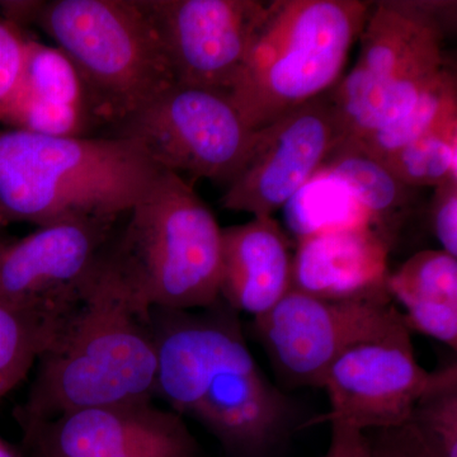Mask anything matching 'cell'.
Returning <instances> with one entry per match:
<instances>
[{
  "instance_id": "20",
  "label": "cell",
  "mask_w": 457,
  "mask_h": 457,
  "mask_svg": "<svg viewBox=\"0 0 457 457\" xmlns=\"http://www.w3.org/2000/svg\"><path fill=\"white\" fill-rule=\"evenodd\" d=\"M56 329L0 299V399L26 380Z\"/></svg>"
},
{
  "instance_id": "3",
  "label": "cell",
  "mask_w": 457,
  "mask_h": 457,
  "mask_svg": "<svg viewBox=\"0 0 457 457\" xmlns=\"http://www.w3.org/2000/svg\"><path fill=\"white\" fill-rule=\"evenodd\" d=\"M135 141L0 129V228L71 219L119 220L161 176Z\"/></svg>"
},
{
  "instance_id": "23",
  "label": "cell",
  "mask_w": 457,
  "mask_h": 457,
  "mask_svg": "<svg viewBox=\"0 0 457 457\" xmlns=\"http://www.w3.org/2000/svg\"><path fill=\"white\" fill-rule=\"evenodd\" d=\"M22 87L36 97L86 108L90 112L82 78L73 62L59 47L29 40Z\"/></svg>"
},
{
  "instance_id": "25",
  "label": "cell",
  "mask_w": 457,
  "mask_h": 457,
  "mask_svg": "<svg viewBox=\"0 0 457 457\" xmlns=\"http://www.w3.org/2000/svg\"><path fill=\"white\" fill-rule=\"evenodd\" d=\"M29 40L22 27L0 17V116L22 87Z\"/></svg>"
},
{
  "instance_id": "14",
  "label": "cell",
  "mask_w": 457,
  "mask_h": 457,
  "mask_svg": "<svg viewBox=\"0 0 457 457\" xmlns=\"http://www.w3.org/2000/svg\"><path fill=\"white\" fill-rule=\"evenodd\" d=\"M431 376L414 356L411 333L356 345L324 376L327 420L365 433L407 425Z\"/></svg>"
},
{
  "instance_id": "21",
  "label": "cell",
  "mask_w": 457,
  "mask_h": 457,
  "mask_svg": "<svg viewBox=\"0 0 457 457\" xmlns=\"http://www.w3.org/2000/svg\"><path fill=\"white\" fill-rule=\"evenodd\" d=\"M380 162L411 188L437 187L457 179V122L433 129Z\"/></svg>"
},
{
  "instance_id": "24",
  "label": "cell",
  "mask_w": 457,
  "mask_h": 457,
  "mask_svg": "<svg viewBox=\"0 0 457 457\" xmlns=\"http://www.w3.org/2000/svg\"><path fill=\"white\" fill-rule=\"evenodd\" d=\"M0 122L14 130L59 137H88L89 126L97 125L86 108L36 97L23 87L0 116Z\"/></svg>"
},
{
  "instance_id": "17",
  "label": "cell",
  "mask_w": 457,
  "mask_h": 457,
  "mask_svg": "<svg viewBox=\"0 0 457 457\" xmlns=\"http://www.w3.org/2000/svg\"><path fill=\"white\" fill-rule=\"evenodd\" d=\"M390 299L402 305L409 332L457 348V258L438 251L418 252L386 282Z\"/></svg>"
},
{
  "instance_id": "9",
  "label": "cell",
  "mask_w": 457,
  "mask_h": 457,
  "mask_svg": "<svg viewBox=\"0 0 457 457\" xmlns=\"http://www.w3.org/2000/svg\"><path fill=\"white\" fill-rule=\"evenodd\" d=\"M254 321L273 365L300 386L321 387L356 345L411 333L393 300H328L294 288Z\"/></svg>"
},
{
  "instance_id": "7",
  "label": "cell",
  "mask_w": 457,
  "mask_h": 457,
  "mask_svg": "<svg viewBox=\"0 0 457 457\" xmlns=\"http://www.w3.org/2000/svg\"><path fill=\"white\" fill-rule=\"evenodd\" d=\"M455 2L372 3L351 73L330 90L347 139L399 120L446 71L445 38Z\"/></svg>"
},
{
  "instance_id": "16",
  "label": "cell",
  "mask_w": 457,
  "mask_h": 457,
  "mask_svg": "<svg viewBox=\"0 0 457 457\" xmlns=\"http://www.w3.org/2000/svg\"><path fill=\"white\" fill-rule=\"evenodd\" d=\"M293 254L272 216L222 228L220 300L254 319L291 290Z\"/></svg>"
},
{
  "instance_id": "4",
  "label": "cell",
  "mask_w": 457,
  "mask_h": 457,
  "mask_svg": "<svg viewBox=\"0 0 457 457\" xmlns=\"http://www.w3.org/2000/svg\"><path fill=\"white\" fill-rule=\"evenodd\" d=\"M363 0H273L228 97L258 131L335 88L371 12Z\"/></svg>"
},
{
  "instance_id": "8",
  "label": "cell",
  "mask_w": 457,
  "mask_h": 457,
  "mask_svg": "<svg viewBox=\"0 0 457 457\" xmlns=\"http://www.w3.org/2000/svg\"><path fill=\"white\" fill-rule=\"evenodd\" d=\"M163 170L228 185L242 170L257 131L225 93L174 83L113 128Z\"/></svg>"
},
{
  "instance_id": "5",
  "label": "cell",
  "mask_w": 457,
  "mask_h": 457,
  "mask_svg": "<svg viewBox=\"0 0 457 457\" xmlns=\"http://www.w3.org/2000/svg\"><path fill=\"white\" fill-rule=\"evenodd\" d=\"M32 25L73 62L96 123L116 128L176 83L145 0L37 2Z\"/></svg>"
},
{
  "instance_id": "11",
  "label": "cell",
  "mask_w": 457,
  "mask_h": 457,
  "mask_svg": "<svg viewBox=\"0 0 457 457\" xmlns=\"http://www.w3.org/2000/svg\"><path fill=\"white\" fill-rule=\"evenodd\" d=\"M330 90L257 131L221 206L253 218L272 216L294 200L345 140Z\"/></svg>"
},
{
  "instance_id": "18",
  "label": "cell",
  "mask_w": 457,
  "mask_h": 457,
  "mask_svg": "<svg viewBox=\"0 0 457 457\" xmlns=\"http://www.w3.org/2000/svg\"><path fill=\"white\" fill-rule=\"evenodd\" d=\"M347 192L370 224L393 243L399 219L411 209L414 188L400 182L380 161L343 143L318 171Z\"/></svg>"
},
{
  "instance_id": "15",
  "label": "cell",
  "mask_w": 457,
  "mask_h": 457,
  "mask_svg": "<svg viewBox=\"0 0 457 457\" xmlns=\"http://www.w3.org/2000/svg\"><path fill=\"white\" fill-rule=\"evenodd\" d=\"M392 242L368 224L339 225L299 237L291 288L328 300H392Z\"/></svg>"
},
{
  "instance_id": "27",
  "label": "cell",
  "mask_w": 457,
  "mask_h": 457,
  "mask_svg": "<svg viewBox=\"0 0 457 457\" xmlns=\"http://www.w3.org/2000/svg\"><path fill=\"white\" fill-rule=\"evenodd\" d=\"M371 457H433L411 426L375 431L370 438Z\"/></svg>"
},
{
  "instance_id": "13",
  "label": "cell",
  "mask_w": 457,
  "mask_h": 457,
  "mask_svg": "<svg viewBox=\"0 0 457 457\" xmlns=\"http://www.w3.org/2000/svg\"><path fill=\"white\" fill-rule=\"evenodd\" d=\"M23 437L29 457H198L185 418L154 400L80 409Z\"/></svg>"
},
{
  "instance_id": "29",
  "label": "cell",
  "mask_w": 457,
  "mask_h": 457,
  "mask_svg": "<svg viewBox=\"0 0 457 457\" xmlns=\"http://www.w3.org/2000/svg\"><path fill=\"white\" fill-rule=\"evenodd\" d=\"M0 457H20L14 453L13 450L11 449V446H8L5 442L0 440Z\"/></svg>"
},
{
  "instance_id": "26",
  "label": "cell",
  "mask_w": 457,
  "mask_h": 457,
  "mask_svg": "<svg viewBox=\"0 0 457 457\" xmlns=\"http://www.w3.org/2000/svg\"><path fill=\"white\" fill-rule=\"evenodd\" d=\"M429 221L442 251L457 258V179L435 187Z\"/></svg>"
},
{
  "instance_id": "2",
  "label": "cell",
  "mask_w": 457,
  "mask_h": 457,
  "mask_svg": "<svg viewBox=\"0 0 457 457\" xmlns=\"http://www.w3.org/2000/svg\"><path fill=\"white\" fill-rule=\"evenodd\" d=\"M153 321L155 396L237 456H261L278 444L290 423V402L263 374L233 319L154 311Z\"/></svg>"
},
{
  "instance_id": "12",
  "label": "cell",
  "mask_w": 457,
  "mask_h": 457,
  "mask_svg": "<svg viewBox=\"0 0 457 457\" xmlns=\"http://www.w3.org/2000/svg\"><path fill=\"white\" fill-rule=\"evenodd\" d=\"M174 82L228 95L269 14L262 0H145Z\"/></svg>"
},
{
  "instance_id": "1",
  "label": "cell",
  "mask_w": 457,
  "mask_h": 457,
  "mask_svg": "<svg viewBox=\"0 0 457 457\" xmlns=\"http://www.w3.org/2000/svg\"><path fill=\"white\" fill-rule=\"evenodd\" d=\"M112 242L33 369L27 398L16 411L23 435L80 409L155 399L154 311L123 270Z\"/></svg>"
},
{
  "instance_id": "19",
  "label": "cell",
  "mask_w": 457,
  "mask_h": 457,
  "mask_svg": "<svg viewBox=\"0 0 457 457\" xmlns=\"http://www.w3.org/2000/svg\"><path fill=\"white\" fill-rule=\"evenodd\" d=\"M457 122V84L449 68L399 120L345 143L378 161L446 123Z\"/></svg>"
},
{
  "instance_id": "28",
  "label": "cell",
  "mask_w": 457,
  "mask_h": 457,
  "mask_svg": "<svg viewBox=\"0 0 457 457\" xmlns=\"http://www.w3.org/2000/svg\"><path fill=\"white\" fill-rule=\"evenodd\" d=\"M329 446L323 457H371L369 436L359 429L330 423Z\"/></svg>"
},
{
  "instance_id": "22",
  "label": "cell",
  "mask_w": 457,
  "mask_h": 457,
  "mask_svg": "<svg viewBox=\"0 0 457 457\" xmlns=\"http://www.w3.org/2000/svg\"><path fill=\"white\" fill-rule=\"evenodd\" d=\"M408 425L433 457H457L456 363L432 372Z\"/></svg>"
},
{
  "instance_id": "6",
  "label": "cell",
  "mask_w": 457,
  "mask_h": 457,
  "mask_svg": "<svg viewBox=\"0 0 457 457\" xmlns=\"http://www.w3.org/2000/svg\"><path fill=\"white\" fill-rule=\"evenodd\" d=\"M128 215L113 252L153 311L220 302L222 228L187 180L162 170Z\"/></svg>"
},
{
  "instance_id": "10",
  "label": "cell",
  "mask_w": 457,
  "mask_h": 457,
  "mask_svg": "<svg viewBox=\"0 0 457 457\" xmlns=\"http://www.w3.org/2000/svg\"><path fill=\"white\" fill-rule=\"evenodd\" d=\"M116 222L71 219L25 237L0 233V299L59 329L86 293Z\"/></svg>"
}]
</instances>
